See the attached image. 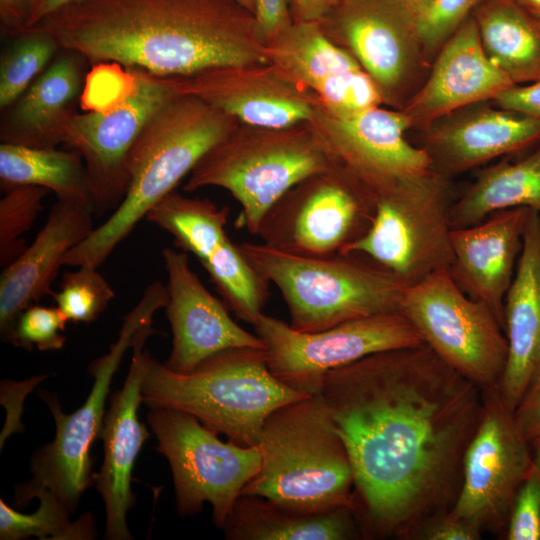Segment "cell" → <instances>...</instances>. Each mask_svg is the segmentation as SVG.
Instances as JSON below:
<instances>
[{
    "label": "cell",
    "instance_id": "23",
    "mask_svg": "<svg viewBox=\"0 0 540 540\" xmlns=\"http://www.w3.org/2000/svg\"><path fill=\"white\" fill-rule=\"evenodd\" d=\"M512 85L485 53L471 16L440 48L425 80L401 110L411 128L421 129L461 108L491 101Z\"/></svg>",
    "mask_w": 540,
    "mask_h": 540
},
{
    "label": "cell",
    "instance_id": "13",
    "mask_svg": "<svg viewBox=\"0 0 540 540\" xmlns=\"http://www.w3.org/2000/svg\"><path fill=\"white\" fill-rule=\"evenodd\" d=\"M265 345L271 373L284 385L306 395H318L332 370L368 355L422 343L400 312L347 321L317 332H300L262 313L253 324Z\"/></svg>",
    "mask_w": 540,
    "mask_h": 540
},
{
    "label": "cell",
    "instance_id": "3",
    "mask_svg": "<svg viewBox=\"0 0 540 540\" xmlns=\"http://www.w3.org/2000/svg\"><path fill=\"white\" fill-rule=\"evenodd\" d=\"M239 123L193 95L180 94L165 103L129 152V187L123 201L66 254L63 265L99 268L138 222Z\"/></svg>",
    "mask_w": 540,
    "mask_h": 540
},
{
    "label": "cell",
    "instance_id": "42",
    "mask_svg": "<svg viewBox=\"0 0 540 540\" xmlns=\"http://www.w3.org/2000/svg\"><path fill=\"white\" fill-rule=\"evenodd\" d=\"M253 14L265 45L294 23L289 0H254Z\"/></svg>",
    "mask_w": 540,
    "mask_h": 540
},
{
    "label": "cell",
    "instance_id": "40",
    "mask_svg": "<svg viewBox=\"0 0 540 540\" xmlns=\"http://www.w3.org/2000/svg\"><path fill=\"white\" fill-rule=\"evenodd\" d=\"M482 532L450 510L424 521L410 536L422 540H478Z\"/></svg>",
    "mask_w": 540,
    "mask_h": 540
},
{
    "label": "cell",
    "instance_id": "30",
    "mask_svg": "<svg viewBox=\"0 0 540 540\" xmlns=\"http://www.w3.org/2000/svg\"><path fill=\"white\" fill-rule=\"evenodd\" d=\"M528 207L540 213V143L517 161L502 160L477 174L451 206L453 229L477 224L490 214Z\"/></svg>",
    "mask_w": 540,
    "mask_h": 540
},
{
    "label": "cell",
    "instance_id": "41",
    "mask_svg": "<svg viewBox=\"0 0 540 540\" xmlns=\"http://www.w3.org/2000/svg\"><path fill=\"white\" fill-rule=\"evenodd\" d=\"M513 415L526 441L531 444L540 437V367L532 375Z\"/></svg>",
    "mask_w": 540,
    "mask_h": 540
},
{
    "label": "cell",
    "instance_id": "45",
    "mask_svg": "<svg viewBox=\"0 0 540 540\" xmlns=\"http://www.w3.org/2000/svg\"><path fill=\"white\" fill-rule=\"evenodd\" d=\"M294 22H319L339 0H289Z\"/></svg>",
    "mask_w": 540,
    "mask_h": 540
},
{
    "label": "cell",
    "instance_id": "49",
    "mask_svg": "<svg viewBox=\"0 0 540 540\" xmlns=\"http://www.w3.org/2000/svg\"><path fill=\"white\" fill-rule=\"evenodd\" d=\"M239 3L241 6L245 7L253 13L254 11V0H234Z\"/></svg>",
    "mask_w": 540,
    "mask_h": 540
},
{
    "label": "cell",
    "instance_id": "19",
    "mask_svg": "<svg viewBox=\"0 0 540 540\" xmlns=\"http://www.w3.org/2000/svg\"><path fill=\"white\" fill-rule=\"evenodd\" d=\"M196 96L240 123L286 127L310 121L320 99L270 62L218 66L180 77Z\"/></svg>",
    "mask_w": 540,
    "mask_h": 540
},
{
    "label": "cell",
    "instance_id": "17",
    "mask_svg": "<svg viewBox=\"0 0 540 540\" xmlns=\"http://www.w3.org/2000/svg\"><path fill=\"white\" fill-rule=\"evenodd\" d=\"M309 122L334 165L373 197L401 179L431 169L426 151L405 138L411 124L402 110L376 106L337 114L320 101Z\"/></svg>",
    "mask_w": 540,
    "mask_h": 540
},
{
    "label": "cell",
    "instance_id": "27",
    "mask_svg": "<svg viewBox=\"0 0 540 540\" xmlns=\"http://www.w3.org/2000/svg\"><path fill=\"white\" fill-rule=\"evenodd\" d=\"M87 64L80 54L61 49L27 90L4 109L1 143L34 148L63 144L65 126L77 113Z\"/></svg>",
    "mask_w": 540,
    "mask_h": 540
},
{
    "label": "cell",
    "instance_id": "2",
    "mask_svg": "<svg viewBox=\"0 0 540 540\" xmlns=\"http://www.w3.org/2000/svg\"><path fill=\"white\" fill-rule=\"evenodd\" d=\"M32 27L90 65L164 77L268 62L254 14L234 0H80Z\"/></svg>",
    "mask_w": 540,
    "mask_h": 540
},
{
    "label": "cell",
    "instance_id": "26",
    "mask_svg": "<svg viewBox=\"0 0 540 540\" xmlns=\"http://www.w3.org/2000/svg\"><path fill=\"white\" fill-rule=\"evenodd\" d=\"M506 366L498 385L514 411L540 367V213L531 210L512 283L504 301Z\"/></svg>",
    "mask_w": 540,
    "mask_h": 540
},
{
    "label": "cell",
    "instance_id": "46",
    "mask_svg": "<svg viewBox=\"0 0 540 540\" xmlns=\"http://www.w3.org/2000/svg\"><path fill=\"white\" fill-rule=\"evenodd\" d=\"M77 1L80 0H34L29 14L27 28L38 24L56 10Z\"/></svg>",
    "mask_w": 540,
    "mask_h": 540
},
{
    "label": "cell",
    "instance_id": "21",
    "mask_svg": "<svg viewBox=\"0 0 540 540\" xmlns=\"http://www.w3.org/2000/svg\"><path fill=\"white\" fill-rule=\"evenodd\" d=\"M156 331L152 322L136 333L131 348L133 356L123 387L115 391L105 413L100 438L104 444V459L94 474L93 484L105 503L108 540L133 539L127 526V512L135 504L131 489L132 471L136 458L150 433L139 421L138 409L142 399V381L148 351L143 347Z\"/></svg>",
    "mask_w": 540,
    "mask_h": 540
},
{
    "label": "cell",
    "instance_id": "20",
    "mask_svg": "<svg viewBox=\"0 0 540 540\" xmlns=\"http://www.w3.org/2000/svg\"><path fill=\"white\" fill-rule=\"evenodd\" d=\"M265 50L268 62L314 93L333 113L383 106L371 78L326 36L319 22H294L267 43Z\"/></svg>",
    "mask_w": 540,
    "mask_h": 540
},
{
    "label": "cell",
    "instance_id": "22",
    "mask_svg": "<svg viewBox=\"0 0 540 540\" xmlns=\"http://www.w3.org/2000/svg\"><path fill=\"white\" fill-rule=\"evenodd\" d=\"M476 103L445 115L420 130L431 169L451 179L497 157L540 143V118Z\"/></svg>",
    "mask_w": 540,
    "mask_h": 540
},
{
    "label": "cell",
    "instance_id": "33",
    "mask_svg": "<svg viewBox=\"0 0 540 540\" xmlns=\"http://www.w3.org/2000/svg\"><path fill=\"white\" fill-rule=\"evenodd\" d=\"M40 505L31 514L20 513L0 500V539L21 540L30 537L53 540H91L96 527L91 513L70 521V512L50 491H40Z\"/></svg>",
    "mask_w": 540,
    "mask_h": 540
},
{
    "label": "cell",
    "instance_id": "14",
    "mask_svg": "<svg viewBox=\"0 0 540 540\" xmlns=\"http://www.w3.org/2000/svg\"><path fill=\"white\" fill-rule=\"evenodd\" d=\"M374 209L373 195L335 166L287 191L265 214L257 235L296 255L344 254L368 230Z\"/></svg>",
    "mask_w": 540,
    "mask_h": 540
},
{
    "label": "cell",
    "instance_id": "47",
    "mask_svg": "<svg viewBox=\"0 0 540 540\" xmlns=\"http://www.w3.org/2000/svg\"><path fill=\"white\" fill-rule=\"evenodd\" d=\"M402 3L415 15L420 14L432 0H401Z\"/></svg>",
    "mask_w": 540,
    "mask_h": 540
},
{
    "label": "cell",
    "instance_id": "11",
    "mask_svg": "<svg viewBox=\"0 0 540 540\" xmlns=\"http://www.w3.org/2000/svg\"><path fill=\"white\" fill-rule=\"evenodd\" d=\"M400 313L422 343L481 390L499 385L508 343L497 317L469 297L448 270H439L409 285Z\"/></svg>",
    "mask_w": 540,
    "mask_h": 540
},
{
    "label": "cell",
    "instance_id": "15",
    "mask_svg": "<svg viewBox=\"0 0 540 540\" xmlns=\"http://www.w3.org/2000/svg\"><path fill=\"white\" fill-rule=\"evenodd\" d=\"M126 70L131 87L123 98L105 110L76 113L63 133V144L83 158L96 216L121 204L129 187L126 164L133 144L150 118L182 94L180 77Z\"/></svg>",
    "mask_w": 540,
    "mask_h": 540
},
{
    "label": "cell",
    "instance_id": "5",
    "mask_svg": "<svg viewBox=\"0 0 540 540\" xmlns=\"http://www.w3.org/2000/svg\"><path fill=\"white\" fill-rule=\"evenodd\" d=\"M147 406L187 412L241 446L258 445L267 417L310 395L284 385L269 370L265 349L219 352L188 373H178L147 352L142 381Z\"/></svg>",
    "mask_w": 540,
    "mask_h": 540
},
{
    "label": "cell",
    "instance_id": "34",
    "mask_svg": "<svg viewBox=\"0 0 540 540\" xmlns=\"http://www.w3.org/2000/svg\"><path fill=\"white\" fill-rule=\"evenodd\" d=\"M11 38L0 57L1 110L15 102L61 50L49 32L37 27Z\"/></svg>",
    "mask_w": 540,
    "mask_h": 540
},
{
    "label": "cell",
    "instance_id": "36",
    "mask_svg": "<svg viewBox=\"0 0 540 540\" xmlns=\"http://www.w3.org/2000/svg\"><path fill=\"white\" fill-rule=\"evenodd\" d=\"M51 191L34 185H21L5 192L0 200V265L12 263L26 249L23 235L29 231Z\"/></svg>",
    "mask_w": 540,
    "mask_h": 540
},
{
    "label": "cell",
    "instance_id": "8",
    "mask_svg": "<svg viewBox=\"0 0 540 540\" xmlns=\"http://www.w3.org/2000/svg\"><path fill=\"white\" fill-rule=\"evenodd\" d=\"M167 287L160 282L150 284L139 303L124 317L117 341L110 350L89 366L93 387L84 404L65 414L53 393L40 391L55 421L54 440L38 449L30 460L32 478L15 490V501L25 505L43 490L52 492L72 515L84 491L93 483L90 448L100 437L106 398L111 381L122 357L133 344L137 331L152 322L153 314L165 308Z\"/></svg>",
    "mask_w": 540,
    "mask_h": 540
},
{
    "label": "cell",
    "instance_id": "50",
    "mask_svg": "<svg viewBox=\"0 0 540 540\" xmlns=\"http://www.w3.org/2000/svg\"><path fill=\"white\" fill-rule=\"evenodd\" d=\"M536 440H540V437H539V438H537ZM534 441H535V440H534Z\"/></svg>",
    "mask_w": 540,
    "mask_h": 540
},
{
    "label": "cell",
    "instance_id": "7",
    "mask_svg": "<svg viewBox=\"0 0 540 540\" xmlns=\"http://www.w3.org/2000/svg\"><path fill=\"white\" fill-rule=\"evenodd\" d=\"M334 167L309 121L286 127L239 123L196 164L184 190H227L241 206L239 227L257 235L265 214L287 191Z\"/></svg>",
    "mask_w": 540,
    "mask_h": 540
},
{
    "label": "cell",
    "instance_id": "1",
    "mask_svg": "<svg viewBox=\"0 0 540 540\" xmlns=\"http://www.w3.org/2000/svg\"><path fill=\"white\" fill-rule=\"evenodd\" d=\"M318 395L348 453L354 513L369 532L409 539L451 510L483 412L477 385L421 343L330 371Z\"/></svg>",
    "mask_w": 540,
    "mask_h": 540
},
{
    "label": "cell",
    "instance_id": "29",
    "mask_svg": "<svg viewBox=\"0 0 540 540\" xmlns=\"http://www.w3.org/2000/svg\"><path fill=\"white\" fill-rule=\"evenodd\" d=\"M488 58L514 84L540 80V17L515 0H485L473 12Z\"/></svg>",
    "mask_w": 540,
    "mask_h": 540
},
{
    "label": "cell",
    "instance_id": "44",
    "mask_svg": "<svg viewBox=\"0 0 540 540\" xmlns=\"http://www.w3.org/2000/svg\"><path fill=\"white\" fill-rule=\"evenodd\" d=\"M34 0H0V28L4 36L13 37L27 28Z\"/></svg>",
    "mask_w": 540,
    "mask_h": 540
},
{
    "label": "cell",
    "instance_id": "48",
    "mask_svg": "<svg viewBox=\"0 0 540 540\" xmlns=\"http://www.w3.org/2000/svg\"><path fill=\"white\" fill-rule=\"evenodd\" d=\"M529 12L540 17V0H515Z\"/></svg>",
    "mask_w": 540,
    "mask_h": 540
},
{
    "label": "cell",
    "instance_id": "39",
    "mask_svg": "<svg viewBox=\"0 0 540 540\" xmlns=\"http://www.w3.org/2000/svg\"><path fill=\"white\" fill-rule=\"evenodd\" d=\"M68 320L57 307L31 305L18 317L10 343L27 350L55 351L65 343Z\"/></svg>",
    "mask_w": 540,
    "mask_h": 540
},
{
    "label": "cell",
    "instance_id": "18",
    "mask_svg": "<svg viewBox=\"0 0 540 540\" xmlns=\"http://www.w3.org/2000/svg\"><path fill=\"white\" fill-rule=\"evenodd\" d=\"M161 255L168 276L164 309L172 331V349L164 363L168 369L188 373L224 350L265 349L262 340L240 327L203 285L187 252L165 247Z\"/></svg>",
    "mask_w": 540,
    "mask_h": 540
},
{
    "label": "cell",
    "instance_id": "6",
    "mask_svg": "<svg viewBox=\"0 0 540 540\" xmlns=\"http://www.w3.org/2000/svg\"><path fill=\"white\" fill-rule=\"evenodd\" d=\"M239 247L256 271L279 289L290 326L300 332L400 312L408 287L396 274L356 253L311 257L262 242Z\"/></svg>",
    "mask_w": 540,
    "mask_h": 540
},
{
    "label": "cell",
    "instance_id": "37",
    "mask_svg": "<svg viewBox=\"0 0 540 540\" xmlns=\"http://www.w3.org/2000/svg\"><path fill=\"white\" fill-rule=\"evenodd\" d=\"M484 1L432 0L416 16L420 41L430 65L443 44Z\"/></svg>",
    "mask_w": 540,
    "mask_h": 540
},
{
    "label": "cell",
    "instance_id": "24",
    "mask_svg": "<svg viewBox=\"0 0 540 540\" xmlns=\"http://www.w3.org/2000/svg\"><path fill=\"white\" fill-rule=\"evenodd\" d=\"M531 208L496 211L451 233L452 279L472 299L487 305L504 330V301L523 248Z\"/></svg>",
    "mask_w": 540,
    "mask_h": 540
},
{
    "label": "cell",
    "instance_id": "43",
    "mask_svg": "<svg viewBox=\"0 0 540 540\" xmlns=\"http://www.w3.org/2000/svg\"><path fill=\"white\" fill-rule=\"evenodd\" d=\"M490 102L499 108L540 118V80L515 84L501 91Z\"/></svg>",
    "mask_w": 540,
    "mask_h": 540
},
{
    "label": "cell",
    "instance_id": "25",
    "mask_svg": "<svg viewBox=\"0 0 540 540\" xmlns=\"http://www.w3.org/2000/svg\"><path fill=\"white\" fill-rule=\"evenodd\" d=\"M91 206L57 200L34 241L0 276V333L10 342L21 313L47 295L66 254L95 229Z\"/></svg>",
    "mask_w": 540,
    "mask_h": 540
},
{
    "label": "cell",
    "instance_id": "35",
    "mask_svg": "<svg viewBox=\"0 0 540 540\" xmlns=\"http://www.w3.org/2000/svg\"><path fill=\"white\" fill-rule=\"evenodd\" d=\"M76 268L63 275L60 289L54 292L53 298L68 322L90 323L106 310L115 292L98 268Z\"/></svg>",
    "mask_w": 540,
    "mask_h": 540
},
{
    "label": "cell",
    "instance_id": "38",
    "mask_svg": "<svg viewBox=\"0 0 540 540\" xmlns=\"http://www.w3.org/2000/svg\"><path fill=\"white\" fill-rule=\"evenodd\" d=\"M531 445L532 463L512 502L504 532L507 540H540V440Z\"/></svg>",
    "mask_w": 540,
    "mask_h": 540
},
{
    "label": "cell",
    "instance_id": "9",
    "mask_svg": "<svg viewBox=\"0 0 540 540\" xmlns=\"http://www.w3.org/2000/svg\"><path fill=\"white\" fill-rule=\"evenodd\" d=\"M451 179L430 169L399 180L374 196L368 230L344 254L368 257L408 286L452 260Z\"/></svg>",
    "mask_w": 540,
    "mask_h": 540
},
{
    "label": "cell",
    "instance_id": "28",
    "mask_svg": "<svg viewBox=\"0 0 540 540\" xmlns=\"http://www.w3.org/2000/svg\"><path fill=\"white\" fill-rule=\"evenodd\" d=\"M354 514L351 508L302 513L240 495L222 529L230 540H347L359 536Z\"/></svg>",
    "mask_w": 540,
    "mask_h": 540
},
{
    "label": "cell",
    "instance_id": "12",
    "mask_svg": "<svg viewBox=\"0 0 540 540\" xmlns=\"http://www.w3.org/2000/svg\"><path fill=\"white\" fill-rule=\"evenodd\" d=\"M319 24L358 62L388 108L401 110L429 72L416 16L401 0H339Z\"/></svg>",
    "mask_w": 540,
    "mask_h": 540
},
{
    "label": "cell",
    "instance_id": "10",
    "mask_svg": "<svg viewBox=\"0 0 540 540\" xmlns=\"http://www.w3.org/2000/svg\"><path fill=\"white\" fill-rule=\"evenodd\" d=\"M147 423L157 451L169 462L182 516L199 513L205 502L223 528L244 487L259 472L258 445L223 442L193 415L174 408L148 406Z\"/></svg>",
    "mask_w": 540,
    "mask_h": 540
},
{
    "label": "cell",
    "instance_id": "31",
    "mask_svg": "<svg viewBox=\"0 0 540 540\" xmlns=\"http://www.w3.org/2000/svg\"><path fill=\"white\" fill-rule=\"evenodd\" d=\"M21 185L53 191L57 200L93 208L81 154L67 150L0 144V186L7 192Z\"/></svg>",
    "mask_w": 540,
    "mask_h": 540
},
{
    "label": "cell",
    "instance_id": "16",
    "mask_svg": "<svg viewBox=\"0 0 540 540\" xmlns=\"http://www.w3.org/2000/svg\"><path fill=\"white\" fill-rule=\"evenodd\" d=\"M482 396V416L465 451L461 488L450 511L481 532L504 534L533 455L498 386L482 390Z\"/></svg>",
    "mask_w": 540,
    "mask_h": 540
},
{
    "label": "cell",
    "instance_id": "32",
    "mask_svg": "<svg viewBox=\"0 0 540 540\" xmlns=\"http://www.w3.org/2000/svg\"><path fill=\"white\" fill-rule=\"evenodd\" d=\"M228 213V208L209 199L190 198L173 190L145 219L168 232L178 248L195 255L203 265L231 240L225 229Z\"/></svg>",
    "mask_w": 540,
    "mask_h": 540
},
{
    "label": "cell",
    "instance_id": "4",
    "mask_svg": "<svg viewBox=\"0 0 540 540\" xmlns=\"http://www.w3.org/2000/svg\"><path fill=\"white\" fill-rule=\"evenodd\" d=\"M258 447L259 472L241 495L302 513L354 510L351 462L319 395L274 410L264 422Z\"/></svg>",
    "mask_w": 540,
    "mask_h": 540
}]
</instances>
